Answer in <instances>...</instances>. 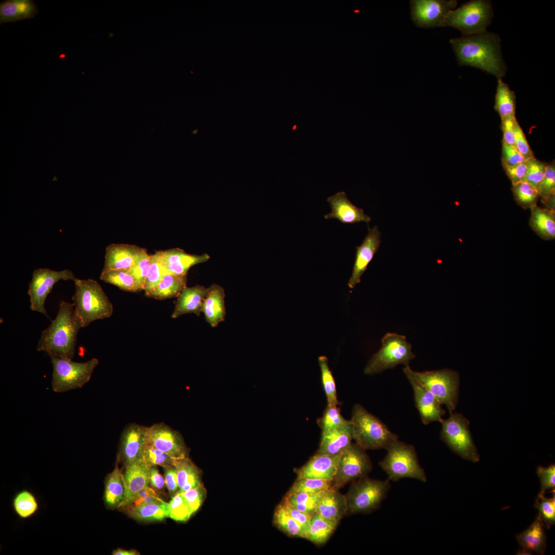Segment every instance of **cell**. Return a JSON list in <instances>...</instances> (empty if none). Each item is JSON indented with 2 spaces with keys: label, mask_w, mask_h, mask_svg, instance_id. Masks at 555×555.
<instances>
[{
  "label": "cell",
  "mask_w": 555,
  "mask_h": 555,
  "mask_svg": "<svg viewBox=\"0 0 555 555\" xmlns=\"http://www.w3.org/2000/svg\"><path fill=\"white\" fill-rule=\"evenodd\" d=\"M75 292L72 297L75 313L81 327L91 322L111 317L113 305L98 282L93 279L75 281Z\"/></svg>",
  "instance_id": "obj_3"
},
{
  "label": "cell",
  "mask_w": 555,
  "mask_h": 555,
  "mask_svg": "<svg viewBox=\"0 0 555 555\" xmlns=\"http://www.w3.org/2000/svg\"><path fill=\"white\" fill-rule=\"evenodd\" d=\"M208 290V288L199 285L184 288L177 297L171 317L176 319L183 314L192 313L199 316Z\"/></svg>",
  "instance_id": "obj_25"
},
{
  "label": "cell",
  "mask_w": 555,
  "mask_h": 555,
  "mask_svg": "<svg viewBox=\"0 0 555 555\" xmlns=\"http://www.w3.org/2000/svg\"><path fill=\"white\" fill-rule=\"evenodd\" d=\"M441 423V438L451 450L464 459L473 462L479 460L469 430V421L462 414L452 413Z\"/></svg>",
  "instance_id": "obj_11"
},
{
  "label": "cell",
  "mask_w": 555,
  "mask_h": 555,
  "mask_svg": "<svg viewBox=\"0 0 555 555\" xmlns=\"http://www.w3.org/2000/svg\"><path fill=\"white\" fill-rule=\"evenodd\" d=\"M532 554V553H531L530 552H529V551H527V550H525L524 549H523V548H522V549L519 550L516 553V554H519V555H526V554Z\"/></svg>",
  "instance_id": "obj_64"
},
{
  "label": "cell",
  "mask_w": 555,
  "mask_h": 555,
  "mask_svg": "<svg viewBox=\"0 0 555 555\" xmlns=\"http://www.w3.org/2000/svg\"><path fill=\"white\" fill-rule=\"evenodd\" d=\"M76 279L73 272L69 269L55 271L49 268H38L34 270L28 290L30 309L49 318L44 306L45 301L54 284L60 280L74 281Z\"/></svg>",
  "instance_id": "obj_13"
},
{
  "label": "cell",
  "mask_w": 555,
  "mask_h": 555,
  "mask_svg": "<svg viewBox=\"0 0 555 555\" xmlns=\"http://www.w3.org/2000/svg\"><path fill=\"white\" fill-rule=\"evenodd\" d=\"M147 443L177 459L188 457L181 434L163 422L147 427Z\"/></svg>",
  "instance_id": "obj_15"
},
{
  "label": "cell",
  "mask_w": 555,
  "mask_h": 555,
  "mask_svg": "<svg viewBox=\"0 0 555 555\" xmlns=\"http://www.w3.org/2000/svg\"><path fill=\"white\" fill-rule=\"evenodd\" d=\"M331 211L324 216L325 219L336 218L343 224H355L361 221L368 223L371 220L369 216L363 210L354 205L347 197L344 192H339L329 197Z\"/></svg>",
  "instance_id": "obj_20"
},
{
  "label": "cell",
  "mask_w": 555,
  "mask_h": 555,
  "mask_svg": "<svg viewBox=\"0 0 555 555\" xmlns=\"http://www.w3.org/2000/svg\"><path fill=\"white\" fill-rule=\"evenodd\" d=\"M82 328L75 313L73 303L61 301L55 318L41 334L37 350L50 356L71 359L76 349L77 335Z\"/></svg>",
  "instance_id": "obj_2"
},
{
  "label": "cell",
  "mask_w": 555,
  "mask_h": 555,
  "mask_svg": "<svg viewBox=\"0 0 555 555\" xmlns=\"http://www.w3.org/2000/svg\"><path fill=\"white\" fill-rule=\"evenodd\" d=\"M100 278L104 282L124 291L137 292L143 290L142 286L128 270L102 271Z\"/></svg>",
  "instance_id": "obj_36"
},
{
  "label": "cell",
  "mask_w": 555,
  "mask_h": 555,
  "mask_svg": "<svg viewBox=\"0 0 555 555\" xmlns=\"http://www.w3.org/2000/svg\"><path fill=\"white\" fill-rule=\"evenodd\" d=\"M141 458L150 467L160 466H173L176 459L168 454L146 444Z\"/></svg>",
  "instance_id": "obj_48"
},
{
  "label": "cell",
  "mask_w": 555,
  "mask_h": 555,
  "mask_svg": "<svg viewBox=\"0 0 555 555\" xmlns=\"http://www.w3.org/2000/svg\"><path fill=\"white\" fill-rule=\"evenodd\" d=\"M125 497V486L123 474L117 462L114 469L109 473L105 480L104 501L110 509L119 508Z\"/></svg>",
  "instance_id": "obj_31"
},
{
  "label": "cell",
  "mask_w": 555,
  "mask_h": 555,
  "mask_svg": "<svg viewBox=\"0 0 555 555\" xmlns=\"http://www.w3.org/2000/svg\"><path fill=\"white\" fill-rule=\"evenodd\" d=\"M353 439L365 451L387 450L398 439L386 425L367 411L361 404L354 405L351 418Z\"/></svg>",
  "instance_id": "obj_4"
},
{
  "label": "cell",
  "mask_w": 555,
  "mask_h": 555,
  "mask_svg": "<svg viewBox=\"0 0 555 555\" xmlns=\"http://www.w3.org/2000/svg\"><path fill=\"white\" fill-rule=\"evenodd\" d=\"M516 120L515 116L501 119L502 142L514 146L515 124Z\"/></svg>",
  "instance_id": "obj_58"
},
{
  "label": "cell",
  "mask_w": 555,
  "mask_h": 555,
  "mask_svg": "<svg viewBox=\"0 0 555 555\" xmlns=\"http://www.w3.org/2000/svg\"><path fill=\"white\" fill-rule=\"evenodd\" d=\"M456 0H411V18L419 28L442 27L447 14L455 8Z\"/></svg>",
  "instance_id": "obj_14"
},
{
  "label": "cell",
  "mask_w": 555,
  "mask_h": 555,
  "mask_svg": "<svg viewBox=\"0 0 555 555\" xmlns=\"http://www.w3.org/2000/svg\"><path fill=\"white\" fill-rule=\"evenodd\" d=\"M151 264V255L142 248L137 255L135 263L129 271L144 288V283Z\"/></svg>",
  "instance_id": "obj_49"
},
{
  "label": "cell",
  "mask_w": 555,
  "mask_h": 555,
  "mask_svg": "<svg viewBox=\"0 0 555 555\" xmlns=\"http://www.w3.org/2000/svg\"><path fill=\"white\" fill-rule=\"evenodd\" d=\"M403 371L413 388L416 406L423 423L428 424L433 421L441 423L443 420L442 416L446 413L441 403L408 371L404 368Z\"/></svg>",
  "instance_id": "obj_16"
},
{
  "label": "cell",
  "mask_w": 555,
  "mask_h": 555,
  "mask_svg": "<svg viewBox=\"0 0 555 555\" xmlns=\"http://www.w3.org/2000/svg\"><path fill=\"white\" fill-rule=\"evenodd\" d=\"M381 244V232L377 226L368 232L361 245L356 246V257L351 275L348 281V287L353 289L360 282L361 277L366 270Z\"/></svg>",
  "instance_id": "obj_19"
},
{
  "label": "cell",
  "mask_w": 555,
  "mask_h": 555,
  "mask_svg": "<svg viewBox=\"0 0 555 555\" xmlns=\"http://www.w3.org/2000/svg\"><path fill=\"white\" fill-rule=\"evenodd\" d=\"M514 146L526 159L534 156L525 135L517 120L515 124Z\"/></svg>",
  "instance_id": "obj_54"
},
{
  "label": "cell",
  "mask_w": 555,
  "mask_h": 555,
  "mask_svg": "<svg viewBox=\"0 0 555 555\" xmlns=\"http://www.w3.org/2000/svg\"><path fill=\"white\" fill-rule=\"evenodd\" d=\"M168 517L178 522L188 520L193 514L187 499L182 494L177 492L168 503Z\"/></svg>",
  "instance_id": "obj_46"
},
{
  "label": "cell",
  "mask_w": 555,
  "mask_h": 555,
  "mask_svg": "<svg viewBox=\"0 0 555 555\" xmlns=\"http://www.w3.org/2000/svg\"><path fill=\"white\" fill-rule=\"evenodd\" d=\"M382 346L368 362L364 372L374 375L400 364L409 365L415 356L405 336L388 332L381 340Z\"/></svg>",
  "instance_id": "obj_8"
},
{
  "label": "cell",
  "mask_w": 555,
  "mask_h": 555,
  "mask_svg": "<svg viewBox=\"0 0 555 555\" xmlns=\"http://www.w3.org/2000/svg\"><path fill=\"white\" fill-rule=\"evenodd\" d=\"M544 525L538 515L533 523L525 531L516 535L517 541L522 547L533 554L535 552L543 554L546 547V538Z\"/></svg>",
  "instance_id": "obj_29"
},
{
  "label": "cell",
  "mask_w": 555,
  "mask_h": 555,
  "mask_svg": "<svg viewBox=\"0 0 555 555\" xmlns=\"http://www.w3.org/2000/svg\"><path fill=\"white\" fill-rule=\"evenodd\" d=\"M372 469V461L365 450L351 443L340 455L331 488L338 490L349 482L366 476Z\"/></svg>",
  "instance_id": "obj_12"
},
{
  "label": "cell",
  "mask_w": 555,
  "mask_h": 555,
  "mask_svg": "<svg viewBox=\"0 0 555 555\" xmlns=\"http://www.w3.org/2000/svg\"><path fill=\"white\" fill-rule=\"evenodd\" d=\"M539 196L547 208L554 210L555 166L546 164L543 178L537 189Z\"/></svg>",
  "instance_id": "obj_42"
},
{
  "label": "cell",
  "mask_w": 555,
  "mask_h": 555,
  "mask_svg": "<svg viewBox=\"0 0 555 555\" xmlns=\"http://www.w3.org/2000/svg\"><path fill=\"white\" fill-rule=\"evenodd\" d=\"M187 284V275L166 274L158 284L149 292L146 297L162 300L177 297Z\"/></svg>",
  "instance_id": "obj_32"
},
{
  "label": "cell",
  "mask_w": 555,
  "mask_h": 555,
  "mask_svg": "<svg viewBox=\"0 0 555 555\" xmlns=\"http://www.w3.org/2000/svg\"><path fill=\"white\" fill-rule=\"evenodd\" d=\"M495 96L494 109L501 119L515 116L516 96L502 78H498Z\"/></svg>",
  "instance_id": "obj_35"
},
{
  "label": "cell",
  "mask_w": 555,
  "mask_h": 555,
  "mask_svg": "<svg viewBox=\"0 0 555 555\" xmlns=\"http://www.w3.org/2000/svg\"><path fill=\"white\" fill-rule=\"evenodd\" d=\"M338 523L325 519L316 512L311 516L310 527L306 539L316 545H322L329 539Z\"/></svg>",
  "instance_id": "obj_34"
},
{
  "label": "cell",
  "mask_w": 555,
  "mask_h": 555,
  "mask_svg": "<svg viewBox=\"0 0 555 555\" xmlns=\"http://www.w3.org/2000/svg\"><path fill=\"white\" fill-rule=\"evenodd\" d=\"M340 455L314 454L305 465L294 469L297 478L332 480L337 470Z\"/></svg>",
  "instance_id": "obj_22"
},
{
  "label": "cell",
  "mask_w": 555,
  "mask_h": 555,
  "mask_svg": "<svg viewBox=\"0 0 555 555\" xmlns=\"http://www.w3.org/2000/svg\"><path fill=\"white\" fill-rule=\"evenodd\" d=\"M206 489L202 485L198 487L183 492H180L184 496L188 502L193 513L196 512L202 504L206 496Z\"/></svg>",
  "instance_id": "obj_55"
},
{
  "label": "cell",
  "mask_w": 555,
  "mask_h": 555,
  "mask_svg": "<svg viewBox=\"0 0 555 555\" xmlns=\"http://www.w3.org/2000/svg\"><path fill=\"white\" fill-rule=\"evenodd\" d=\"M526 160L514 146L502 142L501 161L503 166L515 165Z\"/></svg>",
  "instance_id": "obj_56"
},
{
  "label": "cell",
  "mask_w": 555,
  "mask_h": 555,
  "mask_svg": "<svg viewBox=\"0 0 555 555\" xmlns=\"http://www.w3.org/2000/svg\"><path fill=\"white\" fill-rule=\"evenodd\" d=\"M273 523L279 530L287 535L304 539L301 526L289 514L281 503L275 510Z\"/></svg>",
  "instance_id": "obj_39"
},
{
  "label": "cell",
  "mask_w": 555,
  "mask_h": 555,
  "mask_svg": "<svg viewBox=\"0 0 555 555\" xmlns=\"http://www.w3.org/2000/svg\"><path fill=\"white\" fill-rule=\"evenodd\" d=\"M458 64L469 66L490 73L498 78L505 77L507 70L501 51L499 36L485 32L450 40Z\"/></svg>",
  "instance_id": "obj_1"
},
{
  "label": "cell",
  "mask_w": 555,
  "mask_h": 555,
  "mask_svg": "<svg viewBox=\"0 0 555 555\" xmlns=\"http://www.w3.org/2000/svg\"><path fill=\"white\" fill-rule=\"evenodd\" d=\"M527 160L515 165L503 166L512 184L525 180L527 170Z\"/></svg>",
  "instance_id": "obj_57"
},
{
  "label": "cell",
  "mask_w": 555,
  "mask_h": 555,
  "mask_svg": "<svg viewBox=\"0 0 555 555\" xmlns=\"http://www.w3.org/2000/svg\"><path fill=\"white\" fill-rule=\"evenodd\" d=\"M150 483L153 489L159 490L165 484V479L159 473L156 466L150 468Z\"/></svg>",
  "instance_id": "obj_60"
},
{
  "label": "cell",
  "mask_w": 555,
  "mask_h": 555,
  "mask_svg": "<svg viewBox=\"0 0 555 555\" xmlns=\"http://www.w3.org/2000/svg\"><path fill=\"white\" fill-rule=\"evenodd\" d=\"M123 473L125 486V497L119 508L128 507L132 499L138 491L148 486L150 483V467L139 459L126 466Z\"/></svg>",
  "instance_id": "obj_21"
},
{
  "label": "cell",
  "mask_w": 555,
  "mask_h": 555,
  "mask_svg": "<svg viewBox=\"0 0 555 555\" xmlns=\"http://www.w3.org/2000/svg\"><path fill=\"white\" fill-rule=\"evenodd\" d=\"M353 439L351 421L341 428L321 431L319 447L315 454L328 455L340 454L349 447Z\"/></svg>",
  "instance_id": "obj_23"
},
{
  "label": "cell",
  "mask_w": 555,
  "mask_h": 555,
  "mask_svg": "<svg viewBox=\"0 0 555 555\" xmlns=\"http://www.w3.org/2000/svg\"><path fill=\"white\" fill-rule=\"evenodd\" d=\"M12 506L15 513L23 519L31 517L39 509L36 498L27 490H21L15 495Z\"/></svg>",
  "instance_id": "obj_40"
},
{
  "label": "cell",
  "mask_w": 555,
  "mask_h": 555,
  "mask_svg": "<svg viewBox=\"0 0 555 555\" xmlns=\"http://www.w3.org/2000/svg\"><path fill=\"white\" fill-rule=\"evenodd\" d=\"M164 472V479L166 487L171 495H175L178 489V484L175 467L173 466L162 467Z\"/></svg>",
  "instance_id": "obj_59"
},
{
  "label": "cell",
  "mask_w": 555,
  "mask_h": 555,
  "mask_svg": "<svg viewBox=\"0 0 555 555\" xmlns=\"http://www.w3.org/2000/svg\"><path fill=\"white\" fill-rule=\"evenodd\" d=\"M155 254L167 273L178 275H187L191 267L210 259L207 253L192 254L178 248L157 251Z\"/></svg>",
  "instance_id": "obj_17"
},
{
  "label": "cell",
  "mask_w": 555,
  "mask_h": 555,
  "mask_svg": "<svg viewBox=\"0 0 555 555\" xmlns=\"http://www.w3.org/2000/svg\"><path fill=\"white\" fill-rule=\"evenodd\" d=\"M163 502L158 495H151L134 501L128 507Z\"/></svg>",
  "instance_id": "obj_61"
},
{
  "label": "cell",
  "mask_w": 555,
  "mask_h": 555,
  "mask_svg": "<svg viewBox=\"0 0 555 555\" xmlns=\"http://www.w3.org/2000/svg\"><path fill=\"white\" fill-rule=\"evenodd\" d=\"M534 506L539 513L538 515L541 519L544 526L549 529L555 523V494L554 492L551 497L547 498L544 495L538 496Z\"/></svg>",
  "instance_id": "obj_47"
},
{
  "label": "cell",
  "mask_w": 555,
  "mask_h": 555,
  "mask_svg": "<svg viewBox=\"0 0 555 555\" xmlns=\"http://www.w3.org/2000/svg\"><path fill=\"white\" fill-rule=\"evenodd\" d=\"M326 490L316 493L299 492L286 494L284 498L295 508L312 515L316 512L317 506Z\"/></svg>",
  "instance_id": "obj_38"
},
{
  "label": "cell",
  "mask_w": 555,
  "mask_h": 555,
  "mask_svg": "<svg viewBox=\"0 0 555 555\" xmlns=\"http://www.w3.org/2000/svg\"><path fill=\"white\" fill-rule=\"evenodd\" d=\"M386 450V456L379 464L390 480L396 482L403 478H411L426 482L425 473L419 465L413 446L398 439Z\"/></svg>",
  "instance_id": "obj_6"
},
{
  "label": "cell",
  "mask_w": 555,
  "mask_h": 555,
  "mask_svg": "<svg viewBox=\"0 0 555 555\" xmlns=\"http://www.w3.org/2000/svg\"><path fill=\"white\" fill-rule=\"evenodd\" d=\"M338 490H327L320 501L316 512L328 520L338 522L347 514V504L345 495Z\"/></svg>",
  "instance_id": "obj_27"
},
{
  "label": "cell",
  "mask_w": 555,
  "mask_h": 555,
  "mask_svg": "<svg viewBox=\"0 0 555 555\" xmlns=\"http://www.w3.org/2000/svg\"><path fill=\"white\" fill-rule=\"evenodd\" d=\"M143 248L125 244H112L105 250V260L102 271L130 270L136 257Z\"/></svg>",
  "instance_id": "obj_24"
},
{
  "label": "cell",
  "mask_w": 555,
  "mask_h": 555,
  "mask_svg": "<svg viewBox=\"0 0 555 555\" xmlns=\"http://www.w3.org/2000/svg\"><path fill=\"white\" fill-rule=\"evenodd\" d=\"M151 495H158L155 490H154L153 488H150L149 486H146L141 489L135 494L133 497L131 504L134 501H136L141 498H143L147 496Z\"/></svg>",
  "instance_id": "obj_62"
},
{
  "label": "cell",
  "mask_w": 555,
  "mask_h": 555,
  "mask_svg": "<svg viewBox=\"0 0 555 555\" xmlns=\"http://www.w3.org/2000/svg\"><path fill=\"white\" fill-rule=\"evenodd\" d=\"M318 362L321 371L322 384L327 404L338 405L340 402L337 398L336 383L328 365V359L325 356H321L318 358Z\"/></svg>",
  "instance_id": "obj_43"
},
{
  "label": "cell",
  "mask_w": 555,
  "mask_h": 555,
  "mask_svg": "<svg viewBox=\"0 0 555 555\" xmlns=\"http://www.w3.org/2000/svg\"><path fill=\"white\" fill-rule=\"evenodd\" d=\"M151 264L143 288L145 294L154 288L163 277L167 274L155 253L151 255Z\"/></svg>",
  "instance_id": "obj_50"
},
{
  "label": "cell",
  "mask_w": 555,
  "mask_h": 555,
  "mask_svg": "<svg viewBox=\"0 0 555 555\" xmlns=\"http://www.w3.org/2000/svg\"><path fill=\"white\" fill-rule=\"evenodd\" d=\"M174 466L177 475L178 492H183L202 485L199 470L188 457L176 459Z\"/></svg>",
  "instance_id": "obj_33"
},
{
  "label": "cell",
  "mask_w": 555,
  "mask_h": 555,
  "mask_svg": "<svg viewBox=\"0 0 555 555\" xmlns=\"http://www.w3.org/2000/svg\"><path fill=\"white\" fill-rule=\"evenodd\" d=\"M331 480L310 478H297L286 494L299 492L316 493L331 488Z\"/></svg>",
  "instance_id": "obj_45"
},
{
  "label": "cell",
  "mask_w": 555,
  "mask_h": 555,
  "mask_svg": "<svg viewBox=\"0 0 555 555\" xmlns=\"http://www.w3.org/2000/svg\"><path fill=\"white\" fill-rule=\"evenodd\" d=\"M431 392L441 404H445L450 414L457 404L459 375L454 371L444 369L423 372H415L409 365L403 368Z\"/></svg>",
  "instance_id": "obj_10"
},
{
  "label": "cell",
  "mask_w": 555,
  "mask_h": 555,
  "mask_svg": "<svg viewBox=\"0 0 555 555\" xmlns=\"http://www.w3.org/2000/svg\"><path fill=\"white\" fill-rule=\"evenodd\" d=\"M130 515L141 521H161L169 515L168 503L162 502L130 507Z\"/></svg>",
  "instance_id": "obj_37"
},
{
  "label": "cell",
  "mask_w": 555,
  "mask_h": 555,
  "mask_svg": "<svg viewBox=\"0 0 555 555\" xmlns=\"http://www.w3.org/2000/svg\"><path fill=\"white\" fill-rule=\"evenodd\" d=\"M350 422V420H347L342 416L338 405L329 404H327L322 417L317 420L321 431L336 429Z\"/></svg>",
  "instance_id": "obj_44"
},
{
  "label": "cell",
  "mask_w": 555,
  "mask_h": 555,
  "mask_svg": "<svg viewBox=\"0 0 555 555\" xmlns=\"http://www.w3.org/2000/svg\"><path fill=\"white\" fill-rule=\"evenodd\" d=\"M139 552L135 550H124L120 548H118L114 550L112 554L114 555H136L139 554Z\"/></svg>",
  "instance_id": "obj_63"
},
{
  "label": "cell",
  "mask_w": 555,
  "mask_h": 555,
  "mask_svg": "<svg viewBox=\"0 0 555 555\" xmlns=\"http://www.w3.org/2000/svg\"><path fill=\"white\" fill-rule=\"evenodd\" d=\"M281 504L289 514L301 526L304 532V539H306L310 527L311 515L295 508L284 498H283Z\"/></svg>",
  "instance_id": "obj_53"
},
{
  "label": "cell",
  "mask_w": 555,
  "mask_h": 555,
  "mask_svg": "<svg viewBox=\"0 0 555 555\" xmlns=\"http://www.w3.org/2000/svg\"><path fill=\"white\" fill-rule=\"evenodd\" d=\"M147 427L136 423L128 425L123 430L120 440L118 458L125 467L141 458L147 444Z\"/></svg>",
  "instance_id": "obj_18"
},
{
  "label": "cell",
  "mask_w": 555,
  "mask_h": 555,
  "mask_svg": "<svg viewBox=\"0 0 555 555\" xmlns=\"http://www.w3.org/2000/svg\"><path fill=\"white\" fill-rule=\"evenodd\" d=\"M494 16L489 0H472L450 11L442 27H451L462 35H472L487 31Z\"/></svg>",
  "instance_id": "obj_5"
},
{
  "label": "cell",
  "mask_w": 555,
  "mask_h": 555,
  "mask_svg": "<svg viewBox=\"0 0 555 555\" xmlns=\"http://www.w3.org/2000/svg\"><path fill=\"white\" fill-rule=\"evenodd\" d=\"M511 190L516 202L524 209L536 205L539 198L537 189L526 181L512 184Z\"/></svg>",
  "instance_id": "obj_41"
},
{
  "label": "cell",
  "mask_w": 555,
  "mask_h": 555,
  "mask_svg": "<svg viewBox=\"0 0 555 555\" xmlns=\"http://www.w3.org/2000/svg\"><path fill=\"white\" fill-rule=\"evenodd\" d=\"M391 488L388 479H372L366 476L354 480L345 495L347 513H367L378 509Z\"/></svg>",
  "instance_id": "obj_7"
},
{
  "label": "cell",
  "mask_w": 555,
  "mask_h": 555,
  "mask_svg": "<svg viewBox=\"0 0 555 555\" xmlns=\"http://www.w3.org/2000/svg\"><path fill=\"white\" fill-rule=\"evenodd\" d=\"M39 12L32 0H6L0 3V24L34 17Z\"/></svg>",
  "instance_id": "obj_28"
},
{
  "label": "cell",
  "mask_w": 555,
  "mask_h": 555,
  "mask_svg": "<svg viewBox=\"0 0 555 555\" xmlns=\"http://www.w3.org/2000/svg\"><path fill=\"white\" fill-rule=\"evenodd\" d=\"M536 473L541 484V489L538 494L539 496H544L548 489L554 490L555 486V466L551 465L547 467L539 466Z\"/></svg>",
  "instance_id": "obj_52"
},
{
  "label": "cell",
  "mask_w": 555,
  "mask_h": 555,
  "mask_svg": "<svg viewBox=\"0 0 555 555\" xmlns=\"http://www.w3.org/2000/svg\"><path fill=\"white\" fill-rule=\"evenodd\" d=\"M527 170L524 181L538 189L545 172L546 164L533 156L527 160Z\"/></svg>",
  "instance_id": "obj_51"
},
{
  "label": "cell",
  "mask_w": 555,
  "mask_h": 555,
  "mask_svg": "<svg viewBox=\"0 0 555 555\" xmlns=\"http://www.w3.org/2000/svg\"><path fill=\"white\" fill-rule=\"evenodd\" d=\"M529 225L541 238L553 240L555 238V211L535 205L530 209Z\"/></svg>",
  "instance_id": "obj_30"
},
{
  "label": "cell",
  "mask_w": 555,
  "mask_h": 555,
  "mask_svg": "<svg viewBox=\"0 0 555 555\" xmlns=\"http://www.w3.org/2000/svg\"><path fill=\"white\" fill-rule=\"evenodd\" d=\"M208 288L201 312L204 314L206 321L212 327H215L225 320L226 315L225 291L221 286L215 283L212 284Z\"/></svg>",
  "instance_id": "obj_26"
},
{
  "label": "cell",
  "mask_w": 555,
  "mask_h": 555,
  "mask_svg": "<svg viewBox=\"0 0 555 555\" xmlns=\"http://www.w3.org/2000/svg\"><path fill=\"white\" fill-rule=\"evenodd\" d=\"M50 357L53 366L51 387L54 392L58 393L82 387L89 381L99 363L96 358L84 362H77L55 356Z\"/></svg>",
  "instance_id": "obj_9"
}]
</instances>
